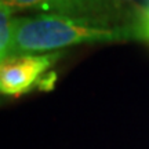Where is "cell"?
<instances>
[{"mask_svg":"<svg viewBox=\"0 0 149 149\" xmlns=\"http://www.w3.org/2000/svg\"><path fill=\"white\" fill-rule=\"evenodd\" d=\"M137 35L138 31L113 24L37 14L15 19L11 55L54 53L77 44L122 42Z\"/></svg>","mask_w":149,"mask_h":149,"instance_id":"6da1fadb","label":"cell"},{"mask_svg":"<svg viewBox=\"0 0 149 149\" xmlns=\"http://www.w3.org/2000/svg\"><path fill=\"white\" fill-rule=\"evenodd\" d=\"M138 32L142 39H145L146 42H149V8H148V11L145 13L144 19H142V24H141V28L138 29Z\"/></svg>","mask_w":149,"mask_h":149,"instance_id":"277c9868","label":"cell"},{"mask_svg":"<svg viewBox=\"0 0 149 149\" xmlns=\"http://www.w3.org/2000/svg\"><path fill=\"white\" fill-rule=\"evenodd\" d=\"M6 3V0H0V6H3Z\"/></svg>","mask_w":149,"mask_h":149,"instance_id":"5b68a950","label":"cell"},{"mask_svg":"<svg viewBox=\"0 0 149 149\" xmlns=\"http://www.w3.org/2000/svg\"><path fill=\"white\" fill-rule=\"evenodd\" d=\"M62 55V51L8 55L0 62V94L17 97L33 90V87L51 88L57 76L47 74V70Z\"/></svg>","mask_w":149,"mask_h":149,"instance_id":"7a4b0ae2","label":"cell"},{"mask_svg":"<svg viewBox=\"0 0 149 149\" xmlns=\"http://www.w3.org/2000/svg\"><path fill=\"white\" fill-rule=\"evenodd\" d=\"M6 4L15 11L35 10L105 24H112V19L120 15L119 0H6Z\"/></svg>","mask_w":149,"mask_h":149,"instance_id":"3957f363","label":"cell"},{"mask_svg":"<svg viewBox=\"0 0 149 149\" xmlns=\"http://www.w3.org/2000/svg\"><path fill=\"white\" fill-rule=\"evenodd\" d=\"M0 104H1V101H0Z\"/></svg>","mask_w":149,"mask_h":149,"instance_id":"8992f818","label":"cell"}]
</instances>
